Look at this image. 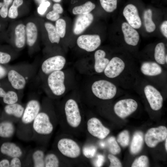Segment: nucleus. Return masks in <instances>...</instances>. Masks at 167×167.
<instances>
[{"mask_svg": "<svg viewBox=\"0 0 167 167\" xmlns=\"http://www.w3.org/2000/svg\"><path fill=\"white\" fill-rule=\"evenodd\" d=\"M58 119L51 103L47 99L41 103V109L33 124L32 140L42 145H45L53 133Z\"/></svg>", "mask_w": 167, "mask_h": 167, "instance_id": "nucleus-1", "label": "nucleus"}, {"mask_svg": "<svg viewBox=\"0 0 167 167\" xmlns=\"http://www.w3.org/2000/svg\"><path fill=\"white\" fill-rule=\"evenodd\" d=\"M41 107V103L36 97H32L28 101L23 114L16 126V134L19 139L25 141L32 140L33 124Z\"/></svg>", "mask_w": 167, "mask_h": 167, "instance_id": "nucleus-2", "label": "nucleus"}, {"mask_svg": "<svg viewBox=\"0 0 167 167\" xmlns=\"http://www.w3.org/2000/svg\"><path fill=\"white\" fill-rule=\"evenodd\" d=\"M36 69V66L28 65L10 67L6 77L7 81L15 90L21 91L34 77Z\"/></svg>", "mask_w": 167, "mask_h": 167, "instance_id": "nucleus-3", "label": "nucleus"}, {"mask_svg": "<svg viewBox=\"0 0 167 167\" xmlns=\"http://www.w3.org/2000/svg\"><path fill=\"white\" fill-rule=\"evenodd\" d=\"M45 78V87H47L50 93L49 95L50 97L56 98L65 93L66 88L64 83L65 75L63 71H54L44 78Z\"/></svg>", "mask_w": 167, "mask_h": 167, "instance_id": "nucleus-4", "label": "nucleus"}, {"mask_svg": "<svg viewBox=\"0 0 167 167\" xmlns=\"http://www.w3.org/2000/svg\"><path fill=\"white\" fill-rule=\"evenodd\" d=\"M55 147L58 153L71 159H76L81 155V148L76 142L73 139L66 137L57 139Z\"/></svg>", "mask_w": 167, "mask_h": 167, "instance_id": "nucleus-5", "label": "nucleus"}, {"mask_svg": "<svg viewBox=\"0 0 167 167\" xmlns=\"http://www.w3.org/2000/svg\"><path fill=\"white\" fill-rule=\"evenodd\" d=\"M93 94L97 98L103 100L112 99L117 92L116 86L113 83L105 79H100L94 82L91 86Z\"/></svg>", "mask_w": 167, "mask_h": 167, "instance_id": "nucleus-6", "label": "nucleus"}, {"mask_svg": "<svg viewBox=\"0 0 167 167\" xmlns=\"http://www.w3.org/2000/svg\"><path fill=\"white\" fill-rule=\"evenodd\" d=\"M64 108L67 124L72 128H78L81 124L82 118L76 101L73 99H68L65 102Z\"/></svg>", "mask_w": 167, "mask_h": 167, "instance_id": "nucleus-7", "label": "nucleus"}, {"mask_svg": "<svg viewBox=\"0 0 167 167\" xmlns=\"http://www.w3.org/2000/svg\"><path fill=\"white\" fill-rule=\"evenodd\" d=\"M66 63V59L63 56L56 55L45 60L40 66V75L42 79L51 73L62 70Z\"/></svg>", "mask_w": 167, "mask_h": 167, "instance_id": "nucleus-8", "label": "nucleus"}, {"mask_svg": "<svg viewBox=\"0 0 167 167\" xmlns=\"http://www.w3.org/2000/svg\"><path fill=\"white\" fill-rule=\"evenodd\" d=\"M167 137V129L164 126L152 128L147 132L145 136V141L147 145L154 148L160 142L165 140Z\"/></svg>", "mask_w": 167, "mask_h": 167, "instance_id": "nucleus-9", "label": "nucleus"}, {"mask_svg": "<svg viewBox=\"0 0 167 167\" xmlns=\"http://www.w3.org/2000/svg\"><path fill=\"white\" fill-rule=\"evenodd\" d=\"M138 106L137 103L134 100L125 99L117 101L114 106L113 110L118 116L124 118L134 112Z\"/></svg>", "mask_w": 167, "mask_h": 167, "instance_id": "nucleus-10", "label": "nucleus"}, {"mask_svg": "<svg viewBox=\"0 0 167 167\" xmlns=\"http://www.w3.org/2000/svg\"><path fill=\"white\" fill-rule=\"evenodd\" d=\"M143 91L151 108L155 111L161 109L163 106V99L159 91L150 84L145 85Z\"/></svg>", "mask_w": 167, "mask_h": 167, "instance_id": "nucleus-11", "label": "nucleus"}, {"mask_svg": "<svg viewBox=\"0 0 167 167\" xmlns=\"http://www.w3.org/2000/svg\"><path fill=\"white\" fill-rule=\"evenodd\" d=\"M24 108L25 106L19 102L6 105L1 118L10 121L15 124L18 123L23 114Z\"/></svg>", "mask_w": 167, "mask_h": 167, "instance_id": "nucleus-12", "label": "nucleus"}, {"mask_svg": "<svg viewBox=\"0 0 167 167\" xmlns=\"http://www.w3.org/2000/svg\"><path fill=\"white\" fill-rule=\"evenodd\" d=\"M87 127L88 131L91 135L100 139L105 138L110 132V130L104 126L99 119L94 117L88 120Z\"/></svg>", "mask_w": 167, "mask_h": 167, "instance_id": "nucleus-13", "label": "nucleus"}, {"mask_svg": "<svg viewBox=\"0 0 167 167\" xmlns=\"http://www.w3.org/2000/svg\"><path fill=\"white\" fill-rule=\"evenodd\" d=\"M101 43L100 37L97 34L82 35L77 40L78 46L88 52L95 51L100 46Z\"/></svg>", "mask_w": 167, "mask_h": 167, "instance_id": "nucleus-14", "label": "nucleus"}, {"mask_svg": "<svg viewBox=\"0 0 167 167\" xmlns=\"http://www.w3.org/2000/svg\"><path fill=\"white\" fill-rule=\"evenodd\" d=\"M125 67V63L121 58L114 57L109 60L103 72L107 77L114 79L121 74Z\"/></svg>", "mask_w": 167, "mask_h": 167, "instance_id": "nucleus-15", "label": "nucleus"}, {"mask_svg": "<svg viewBox=\"0 0 167 167\" xmlns=\"http://www.w3.org/2000/svg\"><path fill=\"white\" fill-rule=\"evenodd\" d=\"M45 154L43 148H38L34 149L28 153L23 162V166L45 167Z\"/></svg>", "mask_w": 167, "mask_h": 167, "instance_id": "nucleus-16", "label": "nucleus"}, {"mask_svg": "<svg viewBox=\"0 0 167 167\" xmlns=\"http://www.w3.org/2000/svg\"><path fill=\"white\" fill-rule=\"evenodd\" d=\"M0 153L9 158L15 157L22 158L24 155V151L20 146L9 141L4 142L0 145Z\"/></svg>", "mask_w": 167, "mask_h": 167, "instance_id": "nucleus-17", "label": "nucleus"}, {"mask_svg": "<svg viewBox=\"0 0 167 167\" xmlns=\"http://www.w3.org/2000/svg\"><path fill=\"white\" fill-rule=\"evenodd\" d=\"M123 15L127 23L135 29L140 28L142 22L136 7L132 4L127 5L124 8Z\"/></svg>", "mask_w": 167, "mask_h": 167, "instance_id": "nucleus-18", "label": "nucleus"}, {"mask_svg": "<svg viewBox=\"0 0 167 167\" xmlns=\"http://www.w3.org/2000/svg\"><path fill=\"white\" fill-rule=\"evenodd\" d=\"M93 19V16L90 13L79 15L75 22L73 28L74 34L78 35L82 33L91 25Z\"/></svg>", "mask_w": 167, "mask_h": 167, "instance_id": "nucleus-19", "label": "nucleus"}, {"mask_svg": "<svg viewBox=\"0 0 167 167\" xmlns=\"http://www.w3.org/2000/svg\"><path fill=\"white\" fill-rule=\"evenodd\" d=\"M20 96L18 91L15 90L10 84L6 88L0 86V98L5 105L19 102Z\"/></svg>", "mask_w": 167, "mask_h": 167, "instance_id": "nucleus-20", "label": "nucleus"}, {"mask_svg": "<svg viewBox=\"0 0 167 167\" xmlns=\"http://www.w3.org/2000/svg\"><path fill=\"white\" fill-rule=\"evenodd\" d=\"M122 30L126 43L133 46L137 45L139 41V36L135 29L127 23L124 22L122 24Z\"/></svg>", "mask_w": 167, "mask_h": 167, "instance_id": "nucleus-21", "label": "nucleus"}, {"mask_svg": "<svg viewBox=\"0 0 167 167\" xmlns=\"http://www.w3.org/2000/svg\"><path fill=\"white\" fill-rule=\"evenodd\" d=\"M140 70L143 75L149 76H157L162 72V69L160 65L153 61L143 62L140 67Z\"/></svg>", "mask_w": 167, "mask_h": 167, "instance_id": "nucleus-22", "label": "nucleus"}, {"mask_svg": "<svg viewBox=\"0 0 167 167\" xmlns=\"http://www.w3.org/2000/svg\"><path fill=\"white\" fill-rule=\"evenodd\" d=\"M15 124L1 118L0 120V138L7 139L12 138L16 134V127Z\"/></svg>", "mask_w": 167, "mask_h": 167, "instance_id": "nucleus-23", "label": "nucleus"}, {"mask_svg": "<svg viewBox=\"0 0 167 167\" xmlns=\"http://www.w3.org/2000/svg\"><path fill=\"white\" fill-rule=\"evenodd\" d=\"M106 54L102 49L97 50L95 53L94 69L96 72L101 73L104 72L109 60L105 57Z\"/></svg>", "mask_w": 167, "mask_h": 167, "instance_id": "nucleus-24", "label": "nucleus"}, {"mask_svg": "<svg viewBox=\"0 0 167 167\" xmlns=\"http://www.w3.org/2000/svg\"><path fill=\"white\" fill-rule=\"evenodd\" d=\"M15 46L17 48H22L25 44L26 26L22 24H18L15 28Z\"/></svg>", "mask_w": 167, "mask_h": 167, "instance_id": "nucleus-25", "label": "nucleus"}, {"mask_svg": "<svg viewBox=\"0 0 167 167\" xmlns=\"http://www.w3.org/2000/svg\"><path fill=\"white\" fill-rule=\"evenodd\" d=\"M27 43L28 46L32 47L35 44L37 40L38 30L36 24L32 22H29L26 27Z\"/></svg>", "mask_w": 167, "mask_h": 167, "instance_id": "nucleus-26", "label": "nucleus"}, {"mask_svg": "<svg viewBox=\"0 0 167 167\" xmlns=\"http://www.w3.org/2000/svg\"><path fill=\"white\" fill-rule=\"evenodd\" d=\"M143 135L140 131L135 132L133 135L131 143L130 150L131 154H136L139 152L143 147Z\"/></svg>", "mask_w": 167, "mask_h": 167, "instance_id": "nucleus-27", "label": "nucleus"}, {"mask_svg": "<svg viewBox=\"0 0 167 167\" xmlns=\"http://www.w3.org/2000/svg\"><path fill=\"white\" fill-rule=\"evenodd\" d=\"M166 56L164 44L163 42L158 43L154 49V58L156 62L160 65H163L166 64L165 58Z\"/></svg>", "mask_w": 167, "mask_h": 167, "instance_id": "nucleus-28", "label": "nucleus"}, {"mask_svg": "<svg viewBox=\"0 0 167 167\" xmlns=\"http://www.w3.org/2000/svg\"><path fill=\"white\" fill-rule=\"evenodd\" d=\"M44 162L45 167H58L61 165L59 156L53 152L45 153Z\"/></svg>", "mask_w": 167, "mask_h": 167, "instance_id": "nucleus-29", "label": "nucleus"}, {"mask_svg": "<svg viewBox=\"0 0 167 167\" xmlns=\"http://www.w3.org/2000/svg\"><path fill=\"white\" fill-rule=\"evenodd\" d=\"M95 7L94 3L91 1H88L81 5L74 7L72 9V13L74 15L86 14L90 13Z\"/></svg>", "mask_w": 167, "mask_h": 167, "instance_id": "nucleus-30", "label": "nucleus"}, {"mask_svg": "<svg viewBox=\"0 0 167 167\" xmlns=\"http://www.w3.org/2000/svg\"><path fill=\"white\" fill-rule=\"evenodd\" d=\"M45 26L50 42L52 43L58 44L60 37L57 31L55 26L51 23L47 22L45 24Z\"/></svg>", "mask_w": 167, "mask_h": 167, "instance_id": "nucleus-31", "label": "nucleus"}, {"mask_svg": "<svg viewBox=\"0 0 167 167\" xmlns=\"http://www.w3.org/2000/svg\"><path fill=\"white\" fill-rule=\"evenodd\" d=\"M152 11L150 9L145 10L144 13L143 18L144 24L147 32H152L156 29V25L152 19Z\"/></svg>", "mask_w": 167, "mask_h": 167, "instance_id": "nucleus-32", "label": "nucleus"}, {"mask_svg": "<svg viewBox=\"0 0 167 167\" xmlns=\"http://www.w3.org/2000/svg\"><path fill=\"white\" fill-rule=\"evenodd\" d=\"M99 0L101 7L107 12H112L117 8L118 0Z\"/></svg>", "mask_w": 167, "mask_h": 167, "instance_id": "nucleus-33", "label": "nucleus"}, {"mask_svg": "<svg viewBox=\"0 0 167 167\" xmlns=\"http://www.w3.org/2000/svg\"><path fill=\"white\" fill-rule=\"evenodd\" d=\"M23 3V0H14L8 10V16L12 19L16 18L18 15V8Z\"/></svg>", "mask_w": 167, "mask_h": 167, "instance_id": "nucleus-34", "label": "nucleus"}, {"mask_svg": "<svg viewBox=\"0 0 167 167\" xmlns=\"http://www.w3.org/2000/svg\"><path fill=\"white\" fill-rule=\"evenodd\" d=\"M107 143L109 151L111 154L116 155L119 153L121 148L114 137H109L107 139Z\"/></svg>", "mask_w": 167, "mask_h": 167, "instance_id": "nucleus-35", "label": "nucleus"}, {"mask_svg": "<svg viewBox=\"0 0 167 167\" xmlns=\"http://www.w3.org/2000/svg\"><path fill=\"white\" fill-rule=\"evenodd\" d=\"M66 27V23L63 19H58L56 21L55 27L57 32L61 38L64 37L65 35Z\"/></svg>", "mask_w": 167, "mask_h": 167, "instance_id": "nucleus-36", "label": "nucleus"}, {"mask_svg": "<svg viewBox=\"0 0 167 167\" xmlns=\"http://www.w3.org/2000/svg\"><path fill=\"white\" fill-rule=\"evenodd\" d=\"M129 140V134L127 130L121 132L118 135L117 139L118 142L123 147H125L128 145Z\"/></svg>", "mask_w": 167, "mask_h": 167, "instance_id": "nucleus-37", "label": "nucleus"}, {"mask_svg": "<svg viewBox=\"0 0 167 167\" xmlns=\"http://www.w3.org/2000/svg\"><path fill=\"white\" fill-rule=\"evenodd\" d=\"M149 161L148 157L142 155L136 159L133 163L132 167H146L149 166Z\"/></svg>", "mask_w": 167, "mask_h": 167, "instance_id": "nucleus-38", "label": "nucleus"}, {"mask_svg": "<svg viewBox=\"0 0 167 167\" xmlns=\"http://www.w3.org/2000/svg\"><path fill=\"white\" fill-rule=\"evenodd\" d=\"M97 149L94 146H86L83 149L84 155L88 158H92L95 155Z\"/></svg>", "mask_w": 167, "mask_h": 167, "instance_id": "nucleus-39", "label": "nucleus"}, {"mask_svg": "<svg viewBox=\"0 0 167 167\" xmlns=\"http://www.w3.org/2000/svg\"><path fill=\"white\" fill-rule=\"evenodd\" d=\"M13 0H3V5L0 9V15L3 18H5L8 15V7L12 3Z\"/></svg>", "mask_w": 167, "mask_h": 167, "instance_id": "nucleus-40", "label": "nucleus"}, {"mask_svg": "<svg viewBox=\"0 0 167 167\" xmlns=\"http://www.w3.org/2000/svg\"><path fill=\"white\" fill-rule=\"evenodd\" d=\"M108 157L109 160V167H121L122 165L119 159L112 154H109Z\"/></svg>", "mask_w": 167, "mask_h": 167, "instance_id": "nucleus-41", "label": "nucleus"}, {"mask_svg": "<svg viewBox=\"0 0 167 167\" xmlns=\"http://www.w3.org/2000/svg\"><path fill=\"white\" fill-rule=\"evenodd\" d=\"M11 55L6 52L0 51V64H6L9 63L11 60Z\"/></svg>", "mask_w": 167, "mask_h": 167, "instance_id": "nucleus-42", "label": "nucleus"}, {"mask_svg": "<svg viewBox=\"0 0 167 167\" xmlns=\"http://www.w3.org/2000/svg\"><path fill=\"white\" fill-rule=\"evenodd\" d=\"M50 5V2L48 1H44L41 3L37 9L38 13L40 15H43Z\"/></svg>", "mask_w": 167, "mask_h": 167, "instance_id": "nucleus-43", "label": "nucleus"}, {"mask_svg": "<svg viewBox=\"0 0 167 167\" xmlns=\"http://www.w3.org/2000/svg\"><path fill=\"white\" fill-rule=\"evenodd\" d=\"M22 158L15 157L10 159V167H21L23 166Z\"/></svg>", "mask_w": 167, "mask_h": 167, "instance_id": "nucleus-44", "label": "nucleus"}, {"mask_svg": "<svg viewBox=\"0 0 167 167\" xmlns=\"http://www.w3.org/2000/svg\"><path fill=\"white\" fill-rule=\"evenodd\" d=\"M46 18L52 21H56L60 18L59 14L54 10L49 12L46 15Z\"/></svg>", "mask_w": 167, "mask_h": 167, "instance_id": "nucleus-45", "label": "nucleus"}, {"mask_svg": "<svg viewBox=\"0 0 167 167\" xmlns=\"http://www.w3.org/2000/svg\"><path fill=\"white\" fill-rule=\"evenodd\" d=\"M8 69L9 68H7L2 65L0 64V80L7 77Z\"/></svg>", "mask_w": 167, "mask_h": 167, "instance_id": "nucleus-46", "label": "nucleus"}, {"mask_svg": "<svg viewBox=\"0 0 167 167\" xmlns=\"http://www.w3.org/2000/svg\"><path fill=\"white\" fill-rule=\"evenodd\" d=\"M105 158L104 156L101 154L97 155V159L95 162V165L96 167L101 166L104 161Z\"/></svg>", "mask_w": 167, "mask_h": 167, "instance_id": "nucleus-47", "label": "nucleus"}, {"mask_svg": "<svg viewBox=\"0 0 167 167\" xmlns=\"http://www.w3.org/2000/svg\"><path fill=\"white\" fill-rule=\"evenodd\" d=\"M10 159L5 157L0 160V167H10Z\"/></svg>", "mask_w": 167, "mask_h": 167, "instance_id": "nucleus-48", "label": "nucleus"}, {"mask_svg": "<svg viewBox=\"0 0 167 167\" xmlns=\"http://www.w3.org/2000/svg\"><path fill=\"white\" fill-rule=\"evenodd\" d=\"M161 32L163 35L167 38V21L165 20L162 22L160 27Z\"/></svg>", "mask_w": 167, "mask_h": 167, "instance_id": "nucleus-49", "label": "nucleus"}, {"mask_svg": "<svg viewBox=\"0 0 167 167\" xmlns=\"http://www.w3.org/2000/svg\"><path fill=\"white\" fill-rule=\"evenodd\" d=\"M53 10L59 14L63 13V10L61 5L58 3H55L53 6Z\"/></svg>", "mask_w": 167, "mask_h": 167, "instance_id": "nucleus-50", "label": "nucleus"}, {"mask_svg": "<svg viewBox=\"0 0 167 167\" xmlns=\"http://www.w3.org/2000/svg\"><path fill=\"white\" fill-rule=\"evenodd\" d=\"M100 144L102 148L104 147L105 145V143L104 142H101Z\"/></svg>", "mask_w": 167, "mask_h": 167, "instance_id": "nucleus-51", "label": "nucleus"}, {"mask_svg": "<svg viewBox=\"0 0 167 167\" xmlns=\"http://www.w3.org/2000/svg\"><path fill=\"white\" fill-rule=\"evenodd\" d=\"M167 138H166L165 139V148L166 151L167 150Z\"/></svg>", "mask_w": 167, "mask_h": 167, "instance_id": "nucleus-52", "label": "nucleus"}, {"mask_svg": "<svg viewBox=\"0 0 167 167\" xmlns=\"http://www.w3.org/2000/svg\"><path fill=\"white\" fill-rule=\"evenodd\" d=\"M53 0V1L56 2H60L61 1V0Z\"/></svg>", "mask_w": 167, "mask_h": 167, "instance_id": "nucleus-53", "label": "nucleus"}, {"mask_svg": "<svg viewBox=\"0 0 167 167\" xmlns=\"http://www.w3.org/2000/svg\"><path fill=\"white\" fill-rule=\"evenodd\" d=\"M3 5V2H0V8H1Z\"/></svg>", "mask_w": 167, "mask_h": 167, "instance_id": "nucleus-54", "label": "nucleus"}, {"mask_svg": "<svg viewBox=\"0 0 167 167\" xmlns=\"http://www.w3.org/2000/svg\"><path fill=\"white\" fill-rule=\"evenodd\" d=\"M42 0V1H45V0Z\"/></svg>", "mask_w": 167, "mask_h": 167, "instance_id": "nucleus-55", "label": "nucleus"}, {"mask_svg": "<svg viewBox=\"0 0 167 167\" xmlns=\"http://www.w3.org/2000/svg\"><path fill=\"white\" fill-rule=\"evenodd\" d=\"M0 27H1V25H0Z\"/></svg>", "mask_w": 167, "mask_h": 167, "instance_id": "nucleus-56", "label": "nucleus"}]
</instances>
